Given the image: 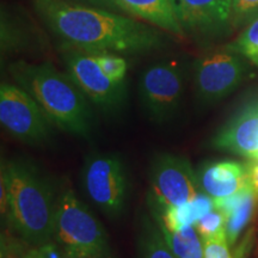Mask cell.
Returning a JSON list of instances; mask_svg holds the SVG:
<instances>
[{"label":"cell","mask_w":258,"mask_h":258,"mask_svg":"<svg viewBox=\"0 0 258 258\" xmlns=\"http://www.w3.org/2000/svg\"><path fill=\"white\" fill-rule=\"evenodd\" d=\"M256 160H258V158H257V159H256Z\"/></svg>","instance_id":"obj_30"},{"label":"cell","mask_w":258,"mask_h":258,"mask_svg":"<svg viewBox=\"0 0 258 258\" xmlns=\"http://www.w3.org/2000/svg\"><path fill=\"white\" fill-rule=\"evenodd\" d=\"M230 48L258 66V17L250 22L247 28L241 32L237 41L231 44Z\"/></svg>","instance_id":"obj_20"},{"label":"cell","mask_w":258,"mask_h":258,"mask_svg":"<svg viewBox=\"0 0 258 258\" xmlns=\"http://www.w3.org/2000/svg\"><path fill=\"white\" fill-rule=\"evenodd\" d=\"M185 89V66L165 59L147 66L138 83L139 99L151 121L164 124L177 116Z\"/></svg>","instance_id":"obj_5"},{"label":"cell","mask_w":258,"mask_h":258,"mask_svg":"<svg viewBox=\"0 0 258 258\" xmlns=\"http://www.w3.org/2000/svg\"><path fill=\"white\" fill-rule=\"evenodd\" d=\"M32 258H47L46 252H44V250H43V246L35 247L34 254H32Z\"/></svg>","instance_id":"obj_28"},{"label":"cell","mask_w":258,"mask_h":258,"mask_svg":"<svg viewBox=\"0 0 258 258\" xmlns=\"http://www.w3.org/2000/svg\"><path fill=\"white\" fill-rule=\"evenodd\" d=\"M61 258H82V257H79V256H77V254H74V253H70V252H66V251H64V254Z\"/></svg>","instance_id":"obj_29"},{"label":"cell","mask_w":258,"mask_h":258,"mask_svg":"<svg viewBox=\"0 0 258 258\" xmlns=\"http://www.w3.org/2000/svg\"><path fill=\"white\" fill-rule=\"evenodd\" d=\"M53 238L66 252L82 258H111L104 227L69 186L59 190Z\"/></svg>","instance_id":"obj_4"},{"label":"cell","mask_w":258,"mask_h":258,"mask_svg":"<svg viewBox=\"0 0 258 258\" xmlns=\"http://www.w3.org/2000/svg\"><path fill=\"white\" fill-rule=\"evenodd\" d=\"M117 9L131 17L139 18L157 29L183 37L185 32L180 27L171 0H115Z\"/></svg>","instance_id":"obj_15"},{"label":"cell","mask_w":258,"mask_h":258,"mask_svg":"<svg viewBox=\"0 0 258 258\" xmlns=\"http://www.w3.org/2000/svg\"><path fill=\"white\" fill-rule=\"evenodd\" d=\"M67 73L84 95L106 115L121 111L125 102L124 83H115L105 76L91 53L69 48L63 54Z\"/></svg>","instance_id":"obj_10"},{"label":"cell","mask_w":258,"mask_h":258,"mask_svg":"<svg viewBox=\"0 0 258 258\" xmlns=\"http://www.w3.org/2000/svg\"><path fill=\"white\" fill-rule=\"evenodd\" d=\"M195 227L202 238H211L215 237V235L225 234L226 215L218 208H214L206 215H203L196 222Z\"/></svg>","instance_id":"obj_22"},{"label":"cell","mask_w":258,"mask_h":258,"mask_svg":"<svg viewBox=\"0 0 258 258\" xmlns=\"http://www.w3.org/2000/svg\"><path fill=\"white\" fill-rule=\"evenodd\" d=\"M0 38L3 56L24 50L29 43V35L24 24L19 23V18L15 17L5 9L2 10Z\"/></svg>","instance_id":"obj_19"},{"label":"cell","mask_w":258,"mask_h":258,"mask_svg":"<svg viewBox=\"0 0 258 258\" xmlns=\"http://www.w3.org/2000/svg\"><path fill=\"white\" fill-rule=\"evenodd\" d=\"M34 8L51 34L69 48L132 55L166 46V36L156 27L111 10L70 0H34Z\"/></svg>","instance_id":"obj_1"},{"label":"cell","mask_w":258,"mask_h":258,"mask_svg":"<svg viewBox=\"0 0 258 258\" xmlns=\"http://www.w3.org/2000/svg\"><path fill=\"white\" fill-rule=\"evenodd\" d=\"M247 166H249V177L251 185L258 192V160H251L250 163H247Z\"/></svg>","instance_id":"obj_27"},{"label":"cell","mask_w":258,"mask_h":258,"mask_svg":"<svg viewBox=\"0 0 258 258\" xmlns=\"http://www.w3.org/2000/svg\"><path fill=\"white\" fill-rule=\"evenodd\" d=\"M200 190L214 200L228 198L251 184L247 163L218 160L203 164L196 171Z\"/></svg>","instance_id":"obj_13"},{"label":"cell","mask_w":258,"mask_h":258,"mask_svg":"<svg viewBox=\"0 0 258 258\" xmlns=\"http://www.w3.org/2000/svg\"><path fill=\"white\" fill-rule=\"evenodd\" d=\"M202 240L205 246V258H234L232 256L226 233L211 238H202Z\"/></svg>","instance_id":"obj_25"},{"label":"cell","mask_w":258,"mask_h":258,"mask_svg":"<svg viewBox=\"0 0 258 258\" xmlns=\"http://www.w3.org/2000/svg\"><path fill=\"white\" fill-rule=\"evenodd\" d=\"M257 200L258 192L250 184L228 198L214 201V207L226 215V237L231 247L234 246L250 224L256 211Z\"/></svg>","instance_id":"obj_14"},{"label":"cell","mask_w":258,"mask_h":258,"mask_svg":"<svg viewBox=\"0 0 258 258\" xmlns=\"http://www.w3.org/2000/svg\"><path fill=\"white\" fill-rule=\"evenodd\" d=\"M214 208V200L207 194L200 191L188 202L169 207L163 212L150 211V214L158 224L166 227L167 230L178 231L185 226L195 225L203 215Z\"/></svg>","instance_id":"obj_16"},{"label":"cell","mask_w":258,"mask_h":258,"mask_svg":"<svg viewBox=\"0 0 258 258\" xmlns=\"http://www.w3.org/2000/svg\"><path fill=\"white\" fill-rule=\"evenodd\" d=\"M0 122L8 133L24 144L37 146L50 139L51 121L19 85L3 83L0 86Z\"/></svg>","instance_id":"obj_9"},{"label":"cell","mask_w":258,"mask_h":258,"mask_svg":"<svg viewBox=\"0 0 258 258\" xmlns=\"http://www.w3.org/2000/svg\"><path fill=\"white\" fill-rule=\"evenodd\" d=\"M171 3L185 35L215 36L232 25V0H171Z\"/></svg>","instance_id":"obj_11"},{"label":"cell","mask_w":258,"mask_h":258,"mask_svg":"<svg viewBox=\"0 0 258 258\" xmlns=\"http://www.w3.org/2000/svg\"><path fill=\"white\" fill-rule=\"evenodd\" d=\"M212 146L237 156L258 158V99L245 104L212 140Z\"/></svg>","instance_id":"obj_12"},{"label":"cell","mask_w":258,"mask_h":258,"mask_svg":"<svg viewBox=\"0 0 258 258\" xmlns=\"http://www.w3.org/2000/svg\"><path fill=\"white\" fill-rule=\"evenodd\" d=\"M258 17V0H232V27H240Z\"/></svg>","instance_id":"obj_24"},{"label":"cell","mask_w":258,"mask_h":258,"mask_svg":"<svg viewBox=\"0 0 258 258\" xmlns=\"http://www.w3.org/2000/svg\"><path fill=\"white\" fill-rule=\"evenodd\" d=\"M158 224V222H157ZM176 258H205L202 237L195 225H189L178 231L167 230L158 224Z\"/></svg>","instance_id":"obj_18"},{"label":"cell","mask_w":258,"mask_h":258,"mask_svg":"<svg viewBox=\"0 0 258 258\" xmlns=\"http://www.w3.org/2000/svg\"><path fill=\"white\" fill-rule=\"evenodd\" d=\"M35 246H31L17 234L3 232L2 258H32Z\"/></svg>","instance_id":"obj_23"},{"label":"cell","mask_w":258,"mask_h":258,"mask_svg":"<svg viewBox=\"0 0 258 258\" xmlns=\"http://www.w3.org/2000/svg\"><path fill=\"white\" fill-rule=\"evenodd\" d=\"M245 59L230 47L200 56L192 66L194 92L200 104H215L239 88L249 72Z\"/></svg>","instance_id":"obj_7"},{"label":"cell","mask_w":258,"mask_h":258,"mask_svg":"<svg viewBox=\"0 0 258 258\" xmlns=\"http://www.w3.org/2000/svg\"><path fill=\"white\" fill-rule=\"evenodd\" d=\"M138 252L139 258H176L152 215L141 219Z\"/></svg>","instance_id":"obj_17"},{"label":"cell","mask_w":258,"mask_h":258,"mask_svg":"<svg viewBox=\"0 0 258 258\" xmlns=\"http://www.w3.org/2000/svg\"><path fill=\"white\" fill-rule=\"evenodd\" d=\"M70 2H76V3H82V4L86 5H92L97 6V8H103V9H117L115 0H70Z\"/></svg>","instance_id":"obj_26"},{"label":"cell","mask_w":258,"mask_h":258,"mask_svg":"<svg viewBox=\"0 0 258 258\" xmlns=\"http://www.w3.org/2000/svg\"><path fill=\"white\" fill-rule=\"evenodd\" d=\"M9 72L38 103L51 123L67 133L90 138L93 129V114L88 97L69 73L61 72L49 62L30 63L17 61Z\"/></svg>","instance_id":"obj_3"},{"label":"cell","mask_w":258,"mask_h":258,"mask_svg":"<svg viewBox=\"0 0 258 258\" xmlns=\"http://www.w3.org/2000/svg\"><path fill=\"white\" fill-rule=\"evenodd\" d=\"M80 179L86 198L106 217L117 218L123 213L129 195V177L118 154H89L83 163Z\"/></svg>","instance_id":"obj_6"},{"label":"cell","mask_w":258,"mask_h":258,"mask_svg":"<svg viewBox=\"0 0 258 258\" xmlns=\"http://www.w3.org/2000/svg\"><path fill=\"white\" fill-rule=\"evenodd\" d=\"M101 70L115 83H124L127 73V61L115 53H91Z\"/></svg>","instance_id":"obj_21"},{"label":"cell","mask_w":258,"mask_h":258,"mask_svg":"<svg viewBox=\"0 0 258 258\" xmlns=\"http://www.w3.org/2000/svg\"><path fill=\"white\" fill-rule=\"evenodd\" d=\"M150 192L147 201L150 211L163 212L195 198L201 191L198 173L185 157L172 153H158L151 161Z\"/></svg>","instance_id":"obj_8"},{"label":"cell","mask_w":258,"mask_h":258,"mask_svg":"<svg viewBox=\"0 0 258 258\" xmlns=\"http://www.w3.org/2000/svg\"><path fill=\"white\" fill-rule=\"evenodd\" d=\"M2 176L9 190L6 224L31 246L51 243L59 196L54 180L24 159L3 161Z\"/></svg>","instance_id":"obj_2"}]
</instances>
